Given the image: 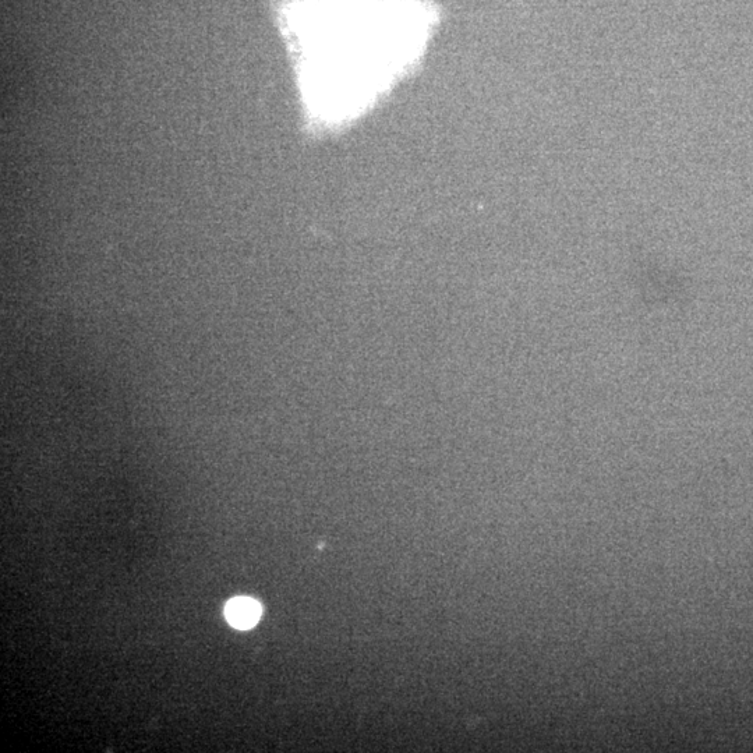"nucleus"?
Wrapping results in <instances>:
<instances>
[{"mask_svg": "<svg viewBox=\"0 0 753 753\" xmlns=\"http://www.w3.org/2000/svg\"><path fill=\"white\" fill-rule=\"evenodd\" d=\"M310 49V93L328 112L362 108L387 86L419 45V13L409 6L352 0L311 3L295 19Z\"/></svg>", "mask_w": 753, "mask_h": 753, "instance_id": "nucleus-1", "label": "nucleus"}, {"mask_svg": "<svg viewBox=\"0 0 753 753\" xmlns=\"http://www.w3.org/2000/svg\"><path fill=\"white\" fill-rule=\"evenodd\" d=\"M225 614L233 627L249 629L257 624L261 615V607L254 600L247 599V597H238V599H233L228 603Z\"/></svg>", "mask_w": 753, "mask_h": 753, "instance_id": "nucleus-2", "label": "nucleus"}]
</instances>
